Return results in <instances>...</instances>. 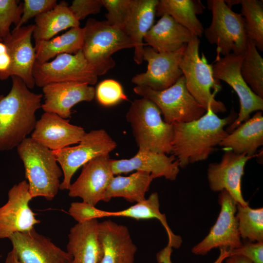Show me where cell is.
Masks as SVG:
<instances>
[{
  "mask_svg": "<svg viewBox=\"0 0 263 263\" xmlns=\"http://www.w3.org/2000/svg\"><path fill=\"white\" fill-rule=\"evenodd\" d=\"M235 112L221 118L209 107L200 118L172 124V152L180 168L206 160L228 134L225 129L237 118Z\"/></svg>",
  "mask_w": 263,
  "mask_h": 263,
  "instance_id": "obj_1",
  "label": "cell"
},
{
  "mask_svg": "<svg viewBox=\"0 0 263 263\" xmlns=\"http://www.w3.org/2000/svg\"><path fill=\"white\" fill-rule=\"evenodd\" d=\"M12 87L0 94V151L17 147L33 131L43 94L31 92L19 77L11 76Z\"/></svg>",
  "mask_w": 263,
  "mask_h": 263,
  "instance_id": "obj_2",
  "label": "cell"
},
{
  "mask_svg": "<svg viewBox=\"0 0 263 263\" xmlns=\"http://www.w3.org/2000/svg\"><path fill=\"white\" fill-rule=\"evenodd\" d=\"M17 152L25 169L30 192L33 197L53 200L57 195L63 175L53 151L25 138L17 147Z\"/></svg>",
  "mask_w": 263,
  "mask_h": 263,
  "instance_id": "obj_3",
  "label": "cell"
},
{
  "mask_svg": "<svg viewBox=\"0 0 263 263\" xmlns=\"http://www.w3.org/2000/svg\"><path fill=\"white\" fill-rule=\"evenodd\" d=\"M200 39L193 35L187 44L179 66L187 89L197 102L207 111L209 107L215 113L227 111L225 104L215 98V94L222 89L220 81L214 75L212 65L204 54L199 55Z\"/></svg>",
  "mask_w": 263,
  "mask_h": 263,
  "instance_id": "obj_4",
  "label": "cell"
},
{
  "mask_svg": "<svg viewBox=\"0 0 263 263\" xmlns=\"http://www.w3.org/2000/svg\"><path fill=\"white\" fill-rule=\"evenodd\" d=\"M126 117L139 149L171 153L172 124L164 121L152 101L145 97L134 99Z\"/></svg>",
  "mask_w": 263,
  "mask_h": 263,
  "instance_id": "obj_5",
  "label": "cell"
},
{
  "mask_svg": "<svg viewBox=\"0 0 263 263\" xmlns=\"http://www.w3.org/2000/svg\"><path fill=\"white\" fill-rule=\"evenodd\" d=\"M83 28L82 52L97 75L106 74L115 65V52L134 47L125 32L109 24L106 20L89 19Z\"/></svg>",
  "mask_w": 263,
  "mask_h": 263,
  "instance_id": "obj_6",
  "label": "cell"
},
{
  "mask_svg": "<svg viewBox=\"0 0 263 263\" xmlns=\"http://www.w3.org/2000/svg\"><path fill=\"white\" fill-rule=\"evenodd\" d=\"M207 4L212 21L204 33L210 44L216 45L217 56L244 55L248 38L242 14L233 11L224 0H208Z\"/></svg>",
  "mask_w": 263,
  "mask_h": 263,
  "instance_id": "obj_7",
  "label": "cell"
},
{
  "mask_svg": "<svg viewBox=\"0 0 263 263\" xmlns=\"http://www.w3.org/2000/svg\"><path fill=\"white\" fill-rule=\"evenodd\" d=\"M134 92L152 101L169 124L186 123L197 120L206 113L188 92L185 77L181 76L170 87L162 91H154L144 86H136Z\"/></svg>",
  "mask_w": 263,
  "mask_h": 263,
  "instance_id": "obj_8",
  "label": "cell"
},
{
  "mask_svg": "<svg viewBox=\"0 0 263 263\" xmlns=\"http://www.w3.org/2000/svg\"><path fill=\"white\" fill-rule=\"evenodd\" d=\"M78 144L52 150L64 176L59 189L68 190L73 175L80 167L96 157L109 155L117 146L115 141L104 129L85 132Z\"/></svg>",
  "mask_w": 263,
  "mask_h": 263,
  "instance_id": "obj_9",
  "label": "cell"
},
{
  "mask_svg": "<svg viewBox=\"0 0 263 263\" xmlns=\"http://www.w3.org/2000/svg\"><path fill=\"white\" fill-rule=\"evenodd\" d=\"M35 85L39 87L54 83L75 82L94 85L98 75L82 50L75 54H62L50 61H36L33 70Z\"/></svg>",
  "mask_w": 263,
  "mask_h": 263,
  "instance_id": "obj_10",
  "label": "cell"
},
{
  "mask_svg": "<svg viewBox=\"0 0 263 263\" xmlns=\"http://www.w3.org/2000/svg\"><path fill=\"white\" fill-rule=\"evenodd\" d=\"M243 55L230 54L222 57L217 56L212 65L213 75L228 84L237 94L240 109L235 120L225 129L229 133L250 118L254 112L263 111V98L255 94L242 77L240 67Z\"/></svg>",
  "mask_w": 263,
  "mask_h": 263,
  "instance_id": "obj_11",
  "label": "cell"
},
{
  "mask_svg": "<svg viewBox=\"0 0 263 263\" xmlns=\"http://www.w3.org/2000/svg\"><path fill=\"white\" fill-rule=\"evenodd\" d=\"M218 202L221 206L219 215L207 235L192 248L195 255H205L217 247L229 251L243 245L236 217L237 203L226 190L220 191Z\"/></svg>",
  "mask_w": 263,
  "mask_h": 263,
  "instance_id": "obj_12",
  "label": "cell"
},
{
  "mask_svg": "<svg viewBox=\"0 0 263 263\" xmlns=\"http://www.w3.org/2000/svg\"><path fill=\"white\" fill-rule=\"evenodd\" d=\"M172 52L158 53L150 46H144L143 60L148 62L145 72L132 78L136 86L148 87L154 91H162L174 84L183 75L179 64L186 46Z\"/></svg>",
  "mask_w": 263,
  "mask_h": 263,
  "instance_id": "obj_13",
  "label": "cell"
},
{
  "mask_svg": "<svg viewBox=\"0 0 263 263\" xmlns=\"http://www.w3.org/2000/svg\"><path fill=\"white\" fill-rule=\"evenodd\" d=\"M33 198L26 180L9 190L7 201L0 207V239H9L14 233L29 231L40 223L29 206Z\"/></svg>",
  "mask_w": 263,
  "mask_h": 263,
  "instance_id": "obj_14",
  "label": "cell"
},
{
  "mask_svg": "<svg viewBox=\"0 0 263 263\" xmlns=\"http://www.w3.org/2000/svg\"><path fill=\"white\" fill-rule=\"evenodd\" d=\"M114 176L109 155L96 157L83 166L79 176L68 189V195L79 197L83 202L95 206L99 201H103Z\"/></svg>",
  "mask_w": 263,
  "mask_h": 263,
  "instance_id": "obj_15",
  "label": "cell"
},
{
  "mask_svg": "<svg viewBox=\"0 0 263 263\" xmlns=\"http://www.w3.org/2000/svg\"><path fill=\"white\" fill-rule=\"evenodd\" d=\"M20 263H71L72 257L35 228L9 238Z\"/></svg>",
  "mask_w": 263,
  "mask_h": 263,
  "instance_id": "obj_16",
  "label": "cell"
},
{
  "mask_svg": "<svg viewBox=\"0 0 263 263\" xmlns=\"http://www.w3.org/2000/svg\"><path fill=\"white\" fill-rule=\"evenodd\" d=\"M253 157L225 150L220 162L208 165L207 177L210 189L215 192L226 190L237 203L248 206L242 195L241 182L244 166Z\"/></svg>",
  "mask_w": 263,
  "mask_h": 263,
  "instance_id": "obj_17",
  "label": "cell"
},
{
  "mask_svg": "<svg viewBox=\"0 0 263 263\" xmlns=\"http://www.w3.org/2000/svg\"><path fill=\"white\" fill-rule=\"evenodd\" d=\"M80 126L57 114L44 112L37 121L31 138L52 150H57L78 144L85 133Z\"/></svg>",
  "mask_w": 263,
  "mask_h": 263,
  "instance_id": "obj_18",
  "label": "cell"
},
{
  "mask_svg": "<svg viewBox=\"0 0 263 263\" xmlns=\"http://www.w3.org/2000/svg\"><path fill=\"white\" fill-rule=\"evenodd\" d=\"M111 165L114 175L135 170L149 173L154 179L163 177L171 181L176 179L180 170L178 161L173 155L145 149H139L129 159H111Z\"/></svg>",
  "mask_w": 263,
  "mask_h": 263,
  "instance_id": "obj_19",
  "label": "cell"
},
{
  "mask_svg": "<svg viewBox=\"0 0 263 263\" xmlns=\"http://www.w3.org/2000/svg\"><path fill=\"white\" fill-rule=\"evenodd\" d=\"M34 27V24H29L18 29H14L10 35L3 40L8 48L11 59L7 78L18 76L30 89L35 85L33 70L36 57L31 41Z\"/></svg>",
  "mask_w": 263,
  "mask_h": 263,
  "instance_id": "obj_20",
  "label": "cell"
},
{
  "mask_svg": "<svg viewBox=\"0 0 263 263\" xmlns=\"http://www.w3.org/2000/svg\"><path fill=\"white\" fill-rule=\"evenodd\" d=\"M44 102L41 108L46 113H54L67 119L71 109L77 103L93 100L95 89L79 82H66L47 84L42 88Z\"/></svg>",
  "mask_w": 263,
  "mask_h": 263,
  "instance_id": "obj_21",
  "label": "cell"
},
{
  "mask_svg": "<svg viewBox=\"0 0 263 263\" xmlns=\"http://www.w3.org/2000/svg\"><path fill=\"white\" fill-rule=\"evenodd\" d=\"M98 237L102 248L99 263H133L137 247L128 227L111 220L98 224Z\"/></svg>",
  "mask_w": 263,
  "mask_h": 263,
  "instance_id": "obj_22",
  "label": "cell"
},
{
  "mask_svg": "<svg viewBox=\"0 0 263 263\" xmlns=\"http://www.w3.org/2000/svg\"><path fill=\"white\" fill-rule=\"evenodd\" d=\"M97 219L76 224L70 230L67 252L71 263H99L102 248L98 237Z\"/></svg>",
  "mask_w": 263,
  "mask_h": 263,
  "instance_id": "obj_23",
  "label": "cell"
},
{
  "mask_svg": "<svg viewBox=\"0 0 263 263\" xmlns=\"http://www.w3.org/2000/svg\"><path fill=\"white\" fill-rule=\"evenodd\" d=\"M158 0H131L129 14L123 30L134 44V60H143L144 38L152 26Z\"/></svg>",
  "mask_w": 263,
  "mask_h": 263,
  "instance_id": "obj_24",
  "label": "cell"
},
{
  "mask_svg": "<svg viewBox=\"0 0 263 263\" xmlns=\"http://www.w3.org/2000/svg\"><path fill=\"white\" fill-rule=\"evenodd\" d=\"M193 35L171 16L164 14L145 35L146 45L158 53L172 52L187 44Z\"/></svg>",
  "mask_w": 263,
  "mask_h": 263,
  "instance_id": "obj_25",
  "label": "cell"
},
{
  "mask_svg": "<svg viewBox=\"0 0 263 263\" xmlns=\"http://www.w3.org/2000/svg\"><path fill=\"white\" fill-rule=\"evenodd\" d=\"M263 145V116L262 111H258L228 133L219 146L225 150L254 157Z\"/></svg>",
  "mask_w": 263,
  "mask_h": 263,
  "instance_id": "obj_26",
  "label": "cell"
},
{
  "mask_svg": "<svg viewBox=\"0 0 263 263\" xmlns=\"http://www.w3.org/2000/svg\"><path fill=\"white\" fill-rule=\"evenodd\" d=\"M35 21L32 36L35 42L49 40L62 31L80 26V21L65 1L36 17Z\"/></svg>",
  "mask_w": 263,
  "mask_h": 263,
  "instance_id": "obj_27",
  "label": "cell"
},
{
  "mask_svg": "<svg viewBox=\"0 0 263 263\" xmlns=\"http://www.w3.org/2000/svg\"><path fill=\"white\" fill-rule=\"evenodd\" d=\"M205 7L199 0H160L156 8V15L171 16L177 23L198 38L204 33V28L197 15Z\"/></svg>",
  "mask_w": 263,
  "mask_h": 263,
  "instance_id": "obj_28",
  "label": "cell"
},
{
  "mask_svg": "<svg viewBox=\"0 0 263 263\" xmlns=\"http://www.w3.org/2000/svg\"><path fill=\"white\" fill-rule=\"evenodd\" d=\"M154 178L149 173L137 171L128 176L113 177L106 190L103 201L113 198L122 197L130 203H137L145 199Z\"/></svg>",
  "mask_w": 263,
  "mask_h": 263,
  "instance_id": "obj_29",
  "label": "cell"
},
{
  "mask_svg": "<svg viewBox=\"0 0 263 263\" xmlns=\"http://www.w3.org/2000/svg\"><path fill=\"white\" fill-rule=\"evenodd\" d=\"M83 40V28L78 26L49 40L36 41L34 46L36 61L43 63L58 55L75 54L82 49Z\"/></svg>",
  "mask_w": 263,
  "mask_h": 263,
  "instance_id": "obj_30",
  "label": "cell"
},
{
  "mask_svg": "<svg viewBox=\"0 0 263 263\" xmlns=\"http://www.w3.org/2000/svg\"><path fill=\"white\" fill-rule=\"evenodd\" d=\"M159 196L157 192L151 193L147 199L136 203L128 208L118 211H108V217L120 216L137 220L156 219L164 227L168 236V244L172 248H178L182 240L175 235L168 224L165 214L160 211Z\"/></svg>",
  "mask_w": 263,
  "mask_h": 263,
  "instance_id": "obj_31",
  "label": "cell"
},
{
  "mask_svg": "<svg viewBox=\"0 0 263 263\" xmlns=\"http://www.w3.org/2000/svg\"><path fill=\"white\" fill-rule=\"evenodd\" d=\"M240 72L252 91L263 98V59L249 39L243 55Z\"/></svg>",
  "mask_w": 263,
  "mask_h": 263,
  "instance_id": "obj_32",
  "label": "cell"
},
{
  "mask_svg": "<svg viewBox=\"0 0 263 263\" xmlns=\"http://www.w3.org/2000/svg\"><path fill=\"white\" fill-rule=\"evenodd\" d=\"M241 12L247 37L258 50H263V1L241 0Z\"/></svg>",
  "mask_w": 263,
  "mask_h": 263,
  "instance_id": "obj_33",
  "label": "cell"
},
{
  "mask_svg": "<svg viewBox=\"0 0 263 263\" xmlns=\"http://www.w3.org/2000/svg\"><path fill=\"white\" fill-rule=\"evenodd\" d=\"M238 230L241 238L250 242H263V208L237 204Z\"/></svg>",
  "mask_w": 263,
  "mask_h": 263,
  "instance_id": "obj_34",
  "label": "cell"
},
{
  "mask_svg": "<svg viewBox=\"0 0 263 263\" xmlns=\"http://www.w3.org/2000/svg\"><path fill=\"white\" fill-rule=\"evenodd\" d=\"M23 12V2L16 0H0V38L2 40L11 34L12 23L16 26Z\"/></svg>",
  "mask_w": 263,
  "mask_h": 263,
  "instance_id": "obj_35",
  "label": "cell"
},
{
  "mask_svg": "<svg viewBox=\"0 0 263 263\" xmlns=\"http://www.w3.org/2000/svg\"><path fill=\"white\" fill-rule=\"evenodd\" d=\"M95 96L101 105L106 107L128 100L121 85L112 79L104 80L98 84L95 89Z\"/></svg>",
  "mask_w": 263,
  "mask_h": 263,
  "instance_id": "obj_36",
  "label": "cell"
},
{
  "mask_svg": "<svg viewBox=\"0 0 263 263\" xmlns=\"http://www.w3.org/2000/svg\"><path fill=\"white\" fill-rule=\"evenodd\" d=\"M131 0H102L107 13V22L110 25L123 29L130 9Z\"/></svg>",
  "mask_w": 263,
  "mask_h": 263,
  "instance_id": "obj_37",
  "label": "cell"
},
{
  "mask_svg": "<svg viewBox=\"0 0 263 263\" xmlns=\"http://www.w3.org/2000/svg\"><path fill=\"white\" fill-rule=\"evenodd\" d=\"M57 4L56 0H24L20 20L14 29L21 27L30 19L49 11Z\"/></svg>",
  "mask_w": 263,
  "mask_h": 263,
  "instance_id": "obj_38",
  "label": "cell"
},
{
  "mask_svg": "<svg viewBox=\"0 0 263 263\" xmlns=\"http://www.w3.org/2000/svg\"><path fill=\"white\" fill-rule=\"evenodd\" d=\"M69 214L78 223L107 217V211L101 210L84 202H75L71 204Z\"/></svg>",
  "mask_w": 263,
  "mask_h": 263,
  "instance_id": "obj_39",
  "label": "cell"
},
{
  "mask_svg": "<svg viewBox=\"0 0 263 263\" xmlns=\"http://www.w3.org/2000/svg\"><path fill=\"white\" fill-rule=\"evenodd\" d=\"M103 7L102 0H74L69 6L79 21L90 15L98 14Z\"/></svg>",
  "mask_w": 263,
  "mask_h": 263,
  "instance_id": "obj_40",
  "label": "cell"
},
{
  "mask_svg": "<svg viewBox=\"0 0 263 263\" xmlns=\"http://www.w3.org/2000/svg\"><path fill=\"white\" fill-rule=\"evenodd\" d=\"M228 252L229 256L241 255L248 258L252 263H263V242H248Z\"/></svg>",
  "mask_w": 263,
  "mask_h": 263,
  "instance_id": "obj_41",
  "label": "cell"
},
{
  "mask_svg": "<svg viewBox=\"0 0 263 263\" xmlns=\"http://www.w3.org/2000/svg\"><path fill=\"white\" fill-rule=\"evenodd\" d=\"M11 65V59L6 45L0 41V80L7 79Z\"/></svg>",
  "mask_w": 263,
  "mask_h": 263,
  "instance_id": "obj_42",
  "label": "cell"
},
{
  "mask_svg": "<svg viewBox=\"0 0 263 263\" xmlns=\"http://www.w3.org/2000/svg\"><path fill=\"white\" fill-rule=\"evenodd\" d=\"M172 252V247L168 245L156 254V259L158 263H173L171 260Z\"/></svg>",
  "mask_w": 263,
  "mask_h": 263,
  "instance_id": "obj_43",
  "label": "cell"
},
{
  "mask_svg": "<svg viewBox=\"0 0 263 263\" xmlns=\"http://www.w3.org/2000/svg\"><path fill=\"white\" fill-rule=\"evenodd\" d=\"M226 263H252L251 261L245 256L241 255L229 256L225 259Z\"/></svg>",
  "mask_w": 263,
  "mask_h": 263,
  "instance_id": "obj_44",
  "label": "cell"
},
{
  "mask_svg": "<svg viewBox=\"0 0 263 263\" xmlns=\"http://www.w3.org/2000/svg\"><path fill=\"white\" fill-rule=\"evenodd\" d=\"M4 263H20L14 251L12 249L7 254Z\"/></svg>",
  "mask_w": 263,
  "mask_h": 263,
  "instance_id": "obj_45",
  "label": "cell"
},
{
  "mask_svg": "<svg viewBox=\"0 0 263 263\" xmlns=\"http://www.w3.org/2000/svg\"><path fill=\"white\" fill-rule=\"evenodd\" d=\"M229 256L228 250L225 248H220V254L213 263H222Z\"/></svg>",
  "mask_w": 263,
  "mask_h": 263,
  "instance_id": "obj_46",
  "label": "cell"
},
{
  "mask_svg": "<svg viewBox=\"0 0 263 263\" xmlns=\"http://www.w3.org/2000/svg\"><path fill=\"white\" fill-rule=\"evenodd\" d=\"M224 1L227 6L231 8L232 6L240 3L241 0H225Z\"/></svg>",
  "mask_w": 263,
  "mask_h": 263,
  "instance_id": "obj_47",
  "label": "cell"
},
{
  "mask_svg": "<svg viewBox=\"0 0 263 263\" xmlns=\"http://www.w3.org/2000/svg\"><path fill=\"white\" fill-rule=\"evenodd\" d=\"M0 41H3V40L0 38Z\"/></svg>",
  "mask_w": 263,
  "mask_h": 263,
  "instance_id": "obj_48",
  "label": "cell"
}]
</instances>
